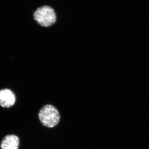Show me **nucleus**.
Returning <instances> with one entry per match:
<instances>
[{"instance_id": "nucleus-1", "label": "nucleus", "mask_w": 149, "mask_h": 149, "mask_svg": "<svg viewBox=\"0 0 149 149\" xmlns=\"http://www.w3.org/2000/svg\"><path fill=\"white\" fill-rule=\"evenodd\" d=\"M34 17L36 22L43 27L52 26L57 20L55 11L52 7L48 5L38 8L34 12Z\"/></svg>"}, {"instance_id": "nucleus-4", "label": "nucleus", "mask_w": 149, "mask_h": 149, "mask_svg": "<svg viewBox=\"0 0 149 149\" xmlns=\"http://www.w3.org/2000/svg\"><path fill=\"white\" fill-rule=\"evenodd\" d=\"M19 139L15 135L6 136L1 142V149H18L19 146Z\"/></svg>"}, {"instance_id": "nucleus-2", "label": "nucleus", "mask_w": 149, "mask_h": 149, "mask_svg": "<svg viewBox=\"0 0 149 149\" xmlns=\"http://www.w3.org/2000/svg\"><path fill=\"white\" fill-rule=\"evenodd\" d=\"M39 118L44 126L53 128L58 124L60 119V116L58 111L55 107L51 104H47L40 110Z\"/></svg>"}, {"instance_id": "nucleus-3", "label": "nucleus", "mask_w": 149, "mask_h": 149, "mask_svg": "<svg viewBox=\"0 0 149 149\" xmlns=\"http://www.w3.org/2000/svg\"><path fill=\"white\" fill-rule=\"evenodd\" d=\"M16 97L14 93L9 89L0 91V105L4 108L13 106L15 103Z\"/></svg>"}]
</instances>
